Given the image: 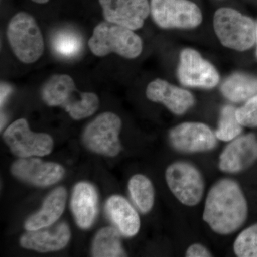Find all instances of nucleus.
<instances>
[{
  "instance_id": "1",
  "label": "nucleus",
  "mask_w": 257,
  "mask_h": 257,
  "mask_svg": "<svg viewBox=\"0 0 257 257\" xmlns=\"http://www.w3.org/2000/svg\"><path fill=\"white\" fill-rule=\"evenodd\" d=\"M248 214L247 201L236 181L220 179L208 192L203 219L216 234L229 235L237 231L246 222Z\"/></svg>"
},
{
  "instance_id": "2",
  "label": "nucleus",
  "mask_w": 257,
  "mask_h": 257,
  "mask_svg": "<svg viewBox=\"0 0 257 257\" xmlns=\"http://www.w3.org/2000/svg\"><path fill=\"white\" fill-rule=\"evenodd\" d=\"M42 100L50 106H60L73 119L92 116L99 106L98 96L93 92H80L68 74L52 76L41 89Z\"/></svg>"
},
{
  "instance_id": "3",
  "label": "nucleus",
  "mask_w": 257,
  "mask_h": 257,
  "mask_svg": "<svg viewBox=\"0 0 257 257\" xmlns=\"http://www.w3.org/2000/svg\"><path fill=\"white\" fill-rule=\"evenodd\" d=\"M88 45L97 57L115 53L127 59L138 57L143 47L142 39L133 30L107 21L96 25Z\"/></svg>"
},
{
  "instance_id": "4",
  "label": "nucleus",
  "mask_w": 257,
  "mask_h": 257,
  "mask_svg": "<svg viewBox=\"0 0 257 257\" xmlns=\"http://www.w3.org/2000/svg\"><path fill=\"white\" fill-rule=\"evenodd\" d=\"M7 37L13 53L25 64L37 62L45 50L43 36L36 20L25 12L17 13L10 20Z\"/></svg>"
},
{
  "instance_id": "5",
  "label": "nucleus",
  "mask_w": 257,
  "mask_h": 257,
  "mask_svg": "<svg viewBox=\"0 0 257 257\" xmlns=\"http://www.w3.org/2000/svg\"><path fill=\"white\" fill-rule=\"evenodd\" d=\"M214 27L222 45L233 50H247L256 42V25L251 18L231 8H220L216 12Z\"/></svg>"
},
{
  "instance_id": "6",
  "label": "nucleus",
  "mask_w": 257,
  "mask_h": 257,
  "mask_svg": "<svg viewBox=\"0 0 257 257\" xmlns=\"http://www.w3.org/2000/svg\"><path fill=\"white\" fill-rule=\"evenodd\" d=\"M166 182L179 202L188 207L197 205L204 192L202 173L195 166L186 162H175L167 167Z\"/></svg>"
},
{
  "instance_id": "7",
  "label": "nucleus",
  "mask_w": 257,
  "mask_h": 257,
  "mask_svg": "<svg viewBox=\"0 0 257 257\" xmlns=\"http://www.w3.org/2000/svg\"><path fill=\"white\" fill-rule=\"evenodd\" d=\"M121 120L112 112H104L87 125L83 142L89 150L99 155L115 157L121 150L119 133Z\"/></svg>"
},
{
  "instance_id": "8",
  "label": "nucleus",
  "mask_w": 257,
  "mask_h": 257,
  "mask_svg": "<svg viewBox=\"0 0 257 257\" xmlns=\"http://www.w3.org/2000/svg\"><path fill=\"white\" fill-rule=\"evenodd\" d=\"M3 139L12 153L20 158L46 156L54 147L53 139L50 135L33 133L25 119L12 123L3 134Z\"/></svg>"
},
{
  "instance_id": "9",
  "label": "nucleus",
  "mask_w": 257,
  "mask_h": 257,
  "mask_svg": "<svg viewBox=\"0 0 257 257\" xmlns=\"http://www.w3.org/2000/svg\"><path fill=\"white\" fill-rule=\"evenodd\" d=\"M150 13L162 28H194L200 25L202 14L199 7L189 0H151Z\"/></svg>"
},
{
  "instance_id": "10",
  "label": "nucleus",
  "mask_w": 257,
  "mask_h": 257,
  "mask_svg": "<svg viewBox=\"0 0 257 257\" xmlns=\"http://www.w3.org/2000/svg\"><path fill=\"white\" fill-rule=\"evenodd\" d=\"M169 137L175 150L184 153L211 151L217 145L215 133L207 124L201 122L177 125L171 130Z\"/></svg>"
},
{
  "instance_id": "11",
  "label": "nucleus",
  "mask_w": 257,
  "mask_h": 257,
  "mask_svg": "<svg viewBox=\"0 0 257 257\" xmlns=\"http://www.w3.org/2000/svg\"><path fill=\"white\" fill-rule=\"evenodd\" d=\"M178 76L181 83L187 87L211 89L219 82L216 69L192 49H186L181 53Z\"/></svg>"
},
{
  "instance_id": "12",
  "label": "nucleus",
  "mask_w": 257,
  "mask_h": 257,
  "mask_svg": "<svg viewBox=\"0 0 257 257\" xmlns=\"http://www.w3.org/2000/svg\"><path fill=\"white\" fill-rule=\"evenodd\" d=\"M106 21L130 30L143 28L150 13L148 0H99Z\"/></svg>"
},
{
  "instance_id": "13",
  "label": "nucleus",
  "mask_w": 257,
  "mask_h": 257,
  "mask_svg": "<svg viewBox=\"0 0 257 257\" xmlns=\"http://www.w3.org/2000/svg\"><path fill=\"white\" fill-rule=\"evenodd\" d=\"M11 172L16 178L37 187H47L58 182L65 174L64 167L55 162L26 157L15 161Z\"/></svg>"
},
{
  "instance_id": "14",
  "label": "nucleus",
  "mask_w": 257,
  "mask_h": 257,
  "mask_svg": "<svg viewBox=\"0 0 257 257\" xmlns=\"http://www.w3.org/2000/svg\"><path fill=\"white\" fill-rule=\"evenodd\" d=\"M256 161L257 138L248 134L234 139L225 147L219 157V167L225 173H239Z\"/></svg>"
},
{
  "instance_id": "15",
  "label": "nucleus",
  "mask_w": 257,
  "mask_h": 257,
  "mask_svg": "<svg viewBox=\"0 0 257 257\" xmlns=\"http://www.w3.org/2000/svg\"><path fill=\"white\" fill-rule=\"evenodd\" d=\"M71 237L68 225L64 222L28 231L20 238V245L41 253L58 251L67 246Z\"/></svg>"
},
{
  "instance_id": "16",
  "label": "nucleus",
  "mask_w": 257,
  "mask_h": 257,
  "mask_svg": "<svg viewBox=\"0 0 257 257\" xmlns=\"http://www.w3.org/2000/svg\"><path fill=\"white\" fill-rule=\"evenodd\" d=\"M146 95L150 100L165 104L177 115L184 114L194 104V96L188 91L160 79H155L148 84Z\"/></svg>"
},
{
  "instance_id": "17",
  "label": "nucleus",
  "mask_w": 257,
  "mask_h": 257,
  "mask_svg": "<svg viewBox=\"0 0 257 257\" xmlns=\"http://www.w3.org/2000/svg\"><path fill=\"white\" fill-rule=\"evenodd\" d=\"M71 209L79 227H90L95 219L98 209V194L92 184L79 182L76 184L71 199Z\"/></svg>"
},
{
  "instance_id": "18",
  "label": "nucleus",
  "mask_w": 257,
  "mask_h": 257,
  "mask_svg": "<svg viewBox=\"0 0 257 257\" xmlns=\"http://www.w3.org/2000/svg\"><path fill=\"white\" fill-rule=\"evenodd\" d=\"M105 209L108 216L124 236L133 237L138 234L140 229V216L125 198L111 196L106 201Z\"/></svg>"
},
{
  "instance_id": "19",
  "label": "nucleus",
  "mask_w": 257,
  "mask_h": 257,
  "mask_svg": "<svg viewBox=\"0 0 257 257\" xmlns=\"http://www.w3.org/2000/svg\"><path fill=\"white\" fill-rule=\"evenodd\" d=\"M67 200V191L58 187L52 191L43 203L41 210L30 216L25 224L27 231H33L55 224L63 214Z\"/></svg>"
},
{
  "instance_id": "20",
  "label": "nucleus",
  "mask_w": 257,
  "mask_h": 257,
  "mask_svg": "<svg viewBox=\"0 0 257 257\" xmlns=\"http://www.w3.org/2000/svg\"><path fill=\"white\" fill-rule=\"evenodd\" d=\"M221 90L225 97L233 102L247 101L257 94V78L244 74H234L225 80Z\"/></svg>"
},
{
  "instance_id": "21",
  "label": "nucleus",
  "mask_w": 257,
  "mask_h": 257,
  "mask_svg": "<svg viewBox=\"0 0 257 257\" xmlns=\"http://www.w3.org/2000/svg\"><path fill=\"white\" fill-rule=\"evenodd\" d=\"M92 256H126L121 246L119 231L111 226H106L98 231L92 243Z\"/></svg>"
},
{
  "instance_id": "22",
  "label": "nucleus",
  "mask_w": 257,
  "mask_h": 257,
  "mask_svg": "<svg viewBox=\"0 0 257 257\" xmlns=\"http://www.w3.org/2000/svg\"><path fill=\"white\" fill-rule=\"evenodd\" d=\"M128 192L139 210L147 214L155 204V189L151 181L143 175H134L128 184Z\"/></svg>"
},
{
  "instance_id": "23",
  "label": "nucleus",
  "mask_w": 257,
  "mask_h": 257,
  "mask_svg": "<svg viewBox=\"0 0 257 257\" xmlns=\"http://www.w3.org/2000/svg\"><path fill=\"white\" fill-rule=\"evenodd\" d=\"M242 126L236 116V108L226 105L221 109L219 126L214 133L218 140L231 142L240 136L242 133Z\"/></svg>"
},
{
  "instance_id": "24",
  "label": "nucleus",
  "mask_w": 257,
  "mask_h": 257,
  "mask_svg": "<svg viewBox=\"0 0 257 257\" xmlns=\"http://www.w3.org/2000/svg\"><path fill=\"white\" fill-rule=\"evenodd\" d=\"M52 48L57 55L64 57H74L82 47V38L72 30H60L54 35Z\"/></svg>"
},
{
  "instance_id": "25",
  "label": "nucleus",
  "mask_w": 257,
  "mask_h": 257,
  "mask_svg": "<svg viewBox=\"0 0 257 257\" xmlns=\"http://www.w3.org/2000/svg\"><path fill=\"white\" fill-rule=\"evenodd\" d=\"M234 251L239 257H257V223L238 235L234 243Z\"/></svg>"
},
{
  "instance_id": "26",
  "label": "nucleus",
  "mask_w": 257,
  "mask_h": 257,
  "mask_svg": "<svg viewBox=\"0 0 257 257\" xmlns=\"http://www.w3.org/2000/svg\"><path fill=\"white\" fill-rule=\"evenodd\" d=\"M236 116L243 126L257 127V94L236 109Z\"/></svg>"
},
{
  "instance_id": "27",
  "label": "nucleus",
  "mask_w": 257,
  "mask_h": 257,
  "mask_svg": "<svg viewBox=\"0 0 257 257\" xmlns=\"http://www.w3.org/2000/svg\"><path fill=\"white\" fill-rule=\"evenodd\" d=\"M187 257H209L212 256L209 250L201 243H193L186 252Z\"/></svg>"
},
{
  "instance_id": "28",
  "label": "nucleus",
  "mask_w": 257,
  "mask_h": 257,
  "mask_svg": "<svg viewBox=\"0 0 257 257\" xmlns=\"http://www.w3.org/2000/svg\"><path fill=\"white\" fill-rule=\"evenodd\" d=\"M11 92V87H10L9 84L6 83H1V98H0V101H1V106H3L5 104V101L8 99V96Z\"/></svg>"
},
{
  "instance_id": "29",
  "label": "nucleus",
  "mask_w": 257,
  "mask_h": 257,
  "mask_svg": "<svg viewBox=\"0 0 257 257\" xmlns=\"http://www.w3.org/2000/svg\"><path fill=\"white\" fill-rule=\"evenodd\" d=\"M31 1L37 3V4L43 5L46 4V3H48L50 0H31Z\"/></svg>"
},
{
  "instance_id": "30",
  "label": "nucleus",
  "mask_w": 257,
  "mask_h": 257,
  "mask_svg": "<svg viewBox=\"0 0 257 257\" xmlns=\"http://www.w3.org/2000/svg\"><path fill=\"white\" fill-rule=\"evenodd\" d=\"M5 123H6V120H5V116L2 113L1 114V130H3V126H5Z\"/></svg>"
},
{
  "instance_id": "31",
  "label": "nucleus",
  "mask_w": 257,
  "mask_h": 257,
  "mask_svg": "<svg viewBox=\"0 0 257 257\" xmlns=\"http://www.w3.org/2000/svg\"><path fill=\"white\" fill-rule=\"evenodd\" d=\"M256 55H257V24H256Z\"/></svg>"
}]
</instances>
